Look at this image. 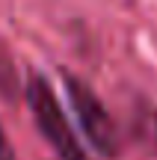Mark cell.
<instances>
[{
	"label": "cell",
	"mask_w": 157,
	"mask_h": 160,
	"mask_svg": "<svg viewBox=\"0 0 157 160\" xmlns=\"http://www.w3.org/2000/svg\"><path fill=\"white\" fill-rule=\"evenodd\" d=\"M27 104L30 113H33V122L39 128V133L45 137V142L53 148V154L59 160H86L83 157V145L77 139L74 128H71L68 116L59 107V98L53 95L51 83L45 77L33 74L27 83Z\"/></svg>",
	"instance_id": "obj_1"
},
{
	"label": "cell",
	"mask_w": 157,
	"mask_h": 160,
	"mask_svg": "<svg viewBox=\"0 0 157 160\" xmlns=\"http://www.w3.org/2000/svg\"><path fill=\"white\" fill-rule=\"evenodd\" d=\"M65 86H68L71 107H74V116H77V122H80L83 137L89 139V145L98 148L101 154H116L119 133H116V125H113L110 113H107L104 104H101V98L77 77H65Z\"/></svg>",
	"instance_id": "obj_2"
},
{
	"label": "cell",
	"mask_w": 157,
	"mask_h": 160,
	"mask_svg": "<svg viewBox=\"0 0 157 160\" xmlns=\"http://www.w3.org/2000/svg\"><path fill=\"white\" fill-rule=\"evenodd\" d=\"M0 160H15V151H12V145H9V139H6L3 128H0Z\"/></svg>",
	"instance_id": "obj_3"
}]
</instances>
